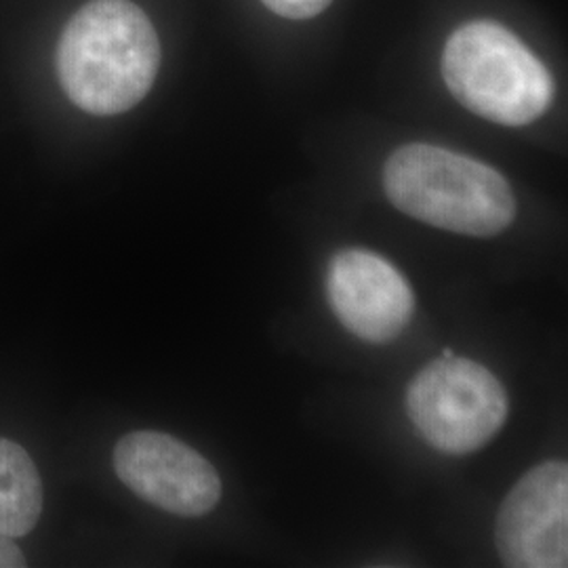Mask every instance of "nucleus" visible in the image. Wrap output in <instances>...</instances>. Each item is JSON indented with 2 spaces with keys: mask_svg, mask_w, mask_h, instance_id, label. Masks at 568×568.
<instances>
[{
  "mask_svg": "<svg viewBox=\"0 0 568 568\" xmlns=\"http://www.w3.org/2000/svg\"><path fill=\"white\" fill-rule=\"evenodd\" d=\"M161 42L131 0H91L65 23L58 77L70 102L95 116H114L142 102L156 81Z\"/></svg>",
  "mask_w": 568,
  "mask_h": 568,
  "instance_id": "nucleus-1",
  "label": "nucleus"
},
{
  "mask_svg": "<svg viewBox=\"0 0 568 568\" xmlns=\"http://www.w3.org/2000/svg\"><path fill=\"white\" fill-rule=\"evenodd\" d=\"M384 190L408 217L464 236H495L516 217L499 171L429 143H408L387 159Z\"/></svg>",
  "mask_w": 568,
  "mask_h": 568,
  "instance_id": "nucleus-2",
  "label": "nucleus"
},
{
  "mask_svg": "<svg viewBox=\"0 0 568 568\" xmlns=\"http://www.w3.org/2000/svg\"><path fill=\"white\" fill-rule=\"evenodd\" d=\"M443 77L469 112L506 126L537 121L554 100L548 68L495 21H469L448 37Z\"/></svg>",
  "mask_w": 568,
  "mask_h": 568,
  "instance_id": "nucleus-3",
  "label": "nucleus"
},
{
  "mask_svg": "<svg viewBox=\"0 0 568 568\" xmlns=\"http://www.w3.org/2000/svg\"><path fill=\"white\" fill-rule=\"evenodd\" d=\"M508 394L478 363L453 356L429 365L406 389V413L427 443L448 455L485 447L508 419Z\"/></svg>",
  "mask_w": 568,
  "mask_h": 568,
  "instance_id": "nucleus-4",
  "label": "nucleus"
},
{
  "mask_svg": "<svg viewBox=\"0 0 568 568\" xmlns=\"http://www.w3.org/2000/svg\"><path fill=\"white\" fill-rule=\"evenodd\" d=\"M114 469L143 501L183 518L204 516L222 499L217 469L163 432L126 434L114 447Z\"/></svg>",
  "mask_w": 568,
  "mask_h": 568,
  "instance_id": "nucleus-5",
  "label": "nucleus"
},
{
  "mask_svg": "<svg viewBox=\"0 0 568 568\" xmlns=\"http://www.w3.org/2000/svg\"><path fill=\"white\" fill-rule=\"evenodd\" d=\"M568 467H532L504 499L495 546L506 567L565 568L568 562Z\"/></svg>",
  "mask_w": 568,
  "mask_h": 568,
  "instance_id": "nucleus-6",
  "label": "nucleus"
},
{
  "mask_svg": "<svg viewBox=\"0 0 568 568\" xmlns=\"http://www.w3.org/2000/svg\"><path fill=\"white\" fill-rule=\"evenodd\" d=\"M326 297L339 323L368 344L398 337L413 316V288L377 253L347 248L326 270Z\"/></svg>",
  "mask_w": 568,
  "mask_h": 568,
  "instance_id": "nucleus-7",
  "label": "nucleus"
},
{
  "mask_svg": "<svg viewBox=\"0 0 568 568\" xmlns=\"http://www.w3.org/2000/svg\"><path fill=\"white\" fill-rule=\"evenodd\" d=\"M42 480L28 450L0 438V532L23 537L37 527L42 511Z\"/></svg>",
  "mask_w": 568,
  "mask_h": 568,
  "instance_id": "nucleus-8",
  "label": "nucleus"
},
{
  "mask_svg": "<svg viewBox=\"0 0 568 568\" xmlns=\"http://www.w3.org/2000/svg\"><path fill=\"white\" fill-rule=\"evenodd\" d=\"M270 11L286 20H310L323 13L333 0H262Z\"/></svg>",
  "mask_w": 568,
  "mask_h": 568,
  "instance_id": "nucleus-9",
  "label": "nucleus"
},
{
  "mask_svg": "<svg viewBox=\"0 0 568 568\" xmlns=\"http://www.w3.org/2000/svg\"><path fill=\"white\" fill-rule=\"evenodd\" d=\"M26 567V556L16 544L13 537H7L0 532V568Z\"/></svg>",
  "mask_w": 568,
  "mask_h": 568,
  "instance_id": "nucleus-10",
  "label": "nucleus"
}]
</instances>
